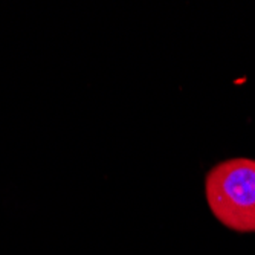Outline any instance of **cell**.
<instances>
[{
	"label": "cell",
	"instance_id": "6da1fadb",
	"mask_svg": "<svg viewBox=\"0 0 255 255\" xmlns=\"http://www.w3.org/2000/svg\"><path fill=\"white\" fill-rule=\"evenodd\" d=\"M205 196L214 217L237 233H255V160L219 162L205 177Z\"/></svg>",
	"mask_w": 255,
	"mask_h": 255
}]
</instances>
